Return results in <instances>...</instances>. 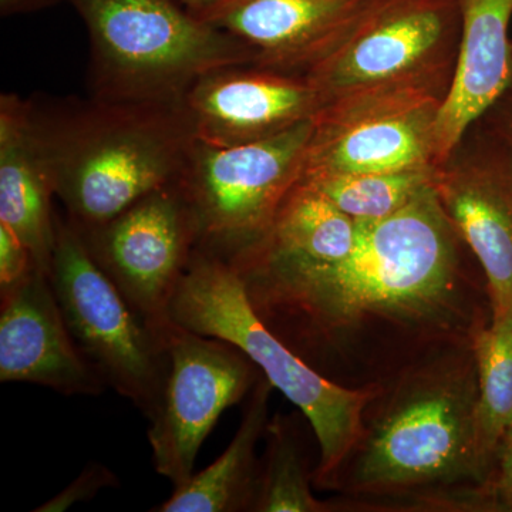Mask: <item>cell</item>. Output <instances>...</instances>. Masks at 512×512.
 I'll return each instance as SVG.
<instances>
[{
    "label": "cell",
    "mask_w": 512,
    "mask_h": 512,
    "mask_svg": "<svg viewBox=\"0 0 512 512\" xmlns=\"http://www.w3.org/2000/svg\"><path fill=\"white\" fill-rule=\"evenodd\" d=\"M460 242L429 184L396 214L357 221L355 245L339 261L254 248L224 259L262 322L325 376L352 336L379 323L453 345L473 342L491 319L484 322L470 299Z\"/></svg>",
    "instance_id": "obj_1"
},
{
    "label": "cell",
    "mask_w": 512,
    "mask_h": 512,
    "mask_svg": "<svg viewBox=\"0 0 512 512\" xmlns=\"http://www.w3.org/2000/svg\"><path fill=\"white\" fill-rule=\"evenodd\" d=\"M29 119L56 198L82 231L180 183L195 141L181 104L37 99Z\"/></svg>",
    "instance_id": "obj_2"
},
{
    "label": "cell",
    "mask_w": 512,
    "mask_h": 512,
    "mask_svg": "<svg viewBox=\"0 0 512 512\" xmlns=\"http://www.w3.org/2000/svg\"><path fill=\"white\" fill-rule=\"evenodd\" d=\"M397 382L373 420L363 421L362 436L342 466L350 464L345 487L382 494L466 480L484 484L471 343L439 353Z\"/></svg>",
    "instance_id": "obj_3"
},
{
    "label": "cell",
    "mask_w": 512,
    "mask_h": 512,
    "mask_svg": "<svg viewBox=\"0 0 512 512\" xmlns=\"http://www.w3.org/2000/svg\"><path fill=\"white\" fill-rule=\"evenodd\" d=\"M171 319L181 328L237 346L301 410L320 448L313 483L329 488L362 436L367 407L382 387L373 383L349 389L319 373L256 315L227 259L204 249L192 254L171 302Z\"/></svg>",
    "instance_id": "obj_4"
},
{
    "label": "cell",
    "mask_w": 512,
    "mask_h": 512,
    "mask_svg": "<svg viewBox=\"0 0 512 512\" xmlns=\"http://www.w3.org/2000/svg\"><path fill=\"white\" fill-rule=\"evenodd\" d=\"M90 36L97 99L181 104L192 84L221 67L255 64L244 42L178 0H66Z\"/></svg>",
    "instance_id": "obj_5"
},
{
    "label": "cell",
    "mask_w": 512,
    "mask_h": 512,
    "mask_svg": "<svg viewBox=\"0 0 512 512\" xmlns=\"http://www.w3.org/2000/svg\"><path fill=\"white\" fill-rule=\"evenodd\" d=\"M460 35L457 0H366L303 76L318 90L322 109L375 90L421 87L447 94Z\"/></svg>",
    "instance_id": "obj_6"
},
{
    "label": "cell",
    "mask_w": 512,
    "mask_h": 512,
    "mask_svg": "<svg viewBox=\"0 0 512 512\" xmlns=\"http://www.w3.org/2000/svg\"><path fill=\"white\" fill-rule=\"evenodd\" d=\"M49 279L77 346L106 386L153 419L170 372V335L151 328L131 308L94 261L79 229L59 214Z\"/></svg>",
    "instance_id": "obj_7"
},
{
    "label": "cell",
    "mask_w": 512,
    "mask_h": 512,
    "mask_svg": "<svg viewBox=\"0 0 512 512\" xmlns=\"http://www.w3.org/2000/svg\"><path fill=\"white\" fill-rule=\"evenodd\" d=\"M313 119L276 136L214 147L194 141L180 185L197 224V248L229 258L259 241L301 183Z\"/></svg>",
    "instance_id": "obj_8"
},
{
    "label": "cell",
    "mask_w": 512,
    "mask_h": 512,
    "mask_svg": "<svg viewBox=\"0 0 512 512\" xmlns=\"http://www.w3.org/2000/svg\"><path fill=\"white\" fill-rule=\"evenodd\" d=\"M79 231L131 308L151 328L170 335L171 302L198 242L180 183L150 192L99 227Z\"/></svg>",
    "instance_id": "obj_9"
},
{
    "label": "cell",
    "mask_w": 512,
    "mask_h": 512,
    "mask_svg": "<svg viewBox=\"0 0 512 512\" xmlns=\"http://www.w3.org/2000/svg\"><path fill=\"white\" fill-rule=\"evenodd\" d=\"M444 97L400 87L333 101L313 119L302 180L434 167V128Z\"/></svg>",
    "instance_id": "obj_10"
},
{
    "label": "cell",
    "mask_w": 512,
    "mask_h": 512,
    "mask_svg": "<svg viewBox=\"0 0 512 512\" xmlns=\"http://www.w3.org/2000/svg\"><path fill=\"white\" fill-rule=\"evenodd\" d=\"M168 353L163 400L147 436L154 468L178 488L194 474L222 413L251 393L262 372L237 346L178 325L168 336Z\"/></svg>",
    "instance_id": "obj_11"
},
{
    "label": "cell",
    "mask_w": 512,
    "mask_h": 512,
    "mask_svg": "<svg viewBox=\"0 0 512 512\" xmlns=\"http://www.w3.org/2000/svg\"><path fill=\"white\" fill-rule=\"evenodd\" d=\"M448 220L483 269L491 319L512 318V156L485 130L434 168Z\"/></svg>",
    "instance_id": "obj_12"
},
{
    "label": "cell",
    "mask_w": 512,
    "mask_h": 512,
    "mask_svg": "<svg viewBox=\"0 0 512 512\" xmlns=\"http://www.w3.org/2000/svg\"><path fill=\"white\" fill-rule=\"evenodd\" d=\"M181 107L195 140L232 147L315 119L322 100L303 74L241 64L202 76L185 93Z\"/></svg>",
    "instance_id": "obj_13"
},
{
    "label": "cell",
    "mask_w": 512,
    "mask_h": 512,
    "mask_svg": "<svg viewBox=\"0 0 512 512\" xmlns=\"http://www.w3.org/2000/svg\"><path fill=\"white\" fill-rule=\"evenodd\" d=\"M0 382L30 383L64 396H99L106 389L77 346L49 276L35 271L0 292Z\"/></svg>",
    "instance_id": "obj_14"
},
{
    "label": "cell",
    "mask_w": 512,
    "mask_h": 512,
    "mask_svg": "<svg viewBox=\"0 0 512 512\" xmlns=\"http://www.w3.org/2000/svg\"><path fill=\"white\" fill-rule=\"evenodd\" d=\"M366 0H220L201 13L256 53L254 66L303 74L329 52Z\"/></svg>",
    "instance_id": "obj_15"
},
{
    "label": "cell",
    "mask_w": 512,
    "mask_h": 512,
    "mask_svg": "<svg viewBox=\"0 0 512 512\" xmlns=\"http://www.w3.org/2000/svg\"><path fill=\"white\" fill-rule=\"evenodd\" d=\"M461 35L450 89L434 128V167L512 86V0H457Z\"/></svg>",
    "instance_id": "obj_16"
},
{
    "label": "cell",
    "mask_w": 512,
    "mask_h": 512,
    "mask_svg": "<svg viewBox=\"0 0 512 512\" xmlns=\"http://www.w3.org/2000/svg\"><path fill=\"white\" fill-rule=\"evenodd\" d=\"M55 188L30 128L29 100L0 97V222L29 248L49 276L56 247Z\"/></svg>",
    "instance_id": "obj_17"
},
{
    "label": "cell",
    "mask_w": 512,
    "mask_h": 512,
    "mask_svg": "<svg viewBox=\"0 0 512 512\" xmlns=\"http://www.w3.org/2000/svg\"><path fill=\"white\" fill-rule=\"evenodd\" d=\"M274 386L259 376L249 393L237 434L211 466L192 474L187 483L174 488L167 501L153 512L254 511L261 463L256 446L269 423V397Z\"/></svg>",
    "instance_id": "obj_18"
},
{
    "label": "cell",
    "mask_w": 512,
    "mask_h": 512,
    "mask_svg": "<svg viewBox=\"0 0 512 512\" xmlns=\"http://www.w3.org/2000/svg\"><path fill=\"white\" fill-rule=\"evenodd\" d=\"M356 235L357 221L311 185L299 183L268 232L248 248L285 258L333 262L352 251Z\"/></svg>",
    "instance_id": "obj_19"
},
{
    "label": "cell",
    "mask_w": 512,
    "mask_h": 512,
    "mask_svg": "<svg viewBox=\"0 0 512 512\" xmlns=\"http://www.w3.org/2000/svg\"><path fill=\"white\" fill-rule=\"evenodd\" d=\"M477 366V453L485 481L498 447L512 430V318L491 319L473 336Z\"/></svg>",
    "instance_id": "obj_20"
},
{
    "label": "cell",
    "mask_w": 512,
    "mask_h": 512,
    "mask_svg": "<svg viewBox=\"0 0 512 512\" xmlns=\"http://www.w3.org/2000/svg\"><path fill=\"white\" fill-rule=\"evenodd\" d=\"M266 448L259 470L256 512H326L332 504L312 493L315 473L309 470L298 430L289 417L276 414L269 420Z\"/></svg>",
    "instance_id": "obj_21"
},
{
    "label": "cell",
    "mask_w": 512,
    "mask_h": 512,
    "mask_svg": "<svg viewBox=\"0 0 512 512\" xmlns=\"http://www.w3.org/2000/svg\"><path fill=\"white\" fill-rule=\"evenodd\" d=\"M434 168L392 173L325 174L303 178L355 221H376L402 210L433 181Z\"/></svg>",
    "instance_id": "obj_22"
},
{
    "label": "cell",
    "mask_w": 512,
    "mask_h": 512,
    "mask_svg": "<svg viewBox=\"0 0 512 512\" xmlns=\"http://www.w3.org/2000/svg\"><path fill=\"white\" fill-rule=\"evenodd\" d=\"M119 478L109 467L93 461L84 467L79 477L67 485L64 490L50 498L45 504L35 508V512H64L76 504L93 500L104 488L119 487Z\"/></svg>",
    "instance_id": "obj_23"
},
{
    "label": "cell",
    "mask_w": 512,
    "mask_h": 512,
    "mask_svg": "<svg viewBox=\"0 0 512 512\" xmlns=\"http://www.w3.org/2000/svg\"><path fill=\"white\" fill-rule=\"evenodd\" d=\"M35 271L39 268L25 242L0 222V292L22 284Z\"/></svg>",
    "instance_id": "obj_24"
},
{
    "label": "cell",
    "mask_w": 512,
    "mask_h": 512,
    "mask_svg": "<svg viewBox=\"0 0 512 512\" xmlns=\"http://www.w3.org/2000/svg\"><path fill=\"white\" fill-rule=\"evenodd\" d=\"M481 493L487 507L512 511V430L501 440L490 477L481 484Z\"/></svg>",
    "instance_id": "obj_25"
},
{
    "label": "cell",
    "mask_w": 512,
    "mask_h": 512,
    "mask_svg": "<svg viewBox=\"0 0 512 512\" xmlns=\"http://www.w3.org/2000/svg\"><path fill=\"white\" fill-rule=\"evenodd\" d=\"M487 128L494 134L512 156V86L485 114Z\"/></svg>",
    "instance_id": "obj_26"
},
{
    "label": "cell",
    "mask_w": 512,
    "mask_h": 512,
    "mask_svg": "<svg viewBox=\"0 0 512 512\" xmlns=\"http://www.w3.org/2000/svg\"><path fill=\"white\" fill-rule=\"evenodd\" d=\"M59 2L63 0H0V13L2 16L23 15L50 8Z\"/></svg>",
    "instance_id": "obj_27"
},
{
    "label": "cell",
    "mask_w": 512,
    "mask_h": 512,
    "mask_svg": "<svg viewBox=\"0 0 512 512\" xmlns=\"http://www.w3.org/2000/svg\"><path fill=\"white\" fill-rule=\"evenodd\" d=\"M178 2L183 3L185 8L190 9L191 12L201 15L205 10L211 9L212 6L217 5L220 0H178Z\"/></svg>",
    "instance_id": "obj_28"
}]
</instances>
